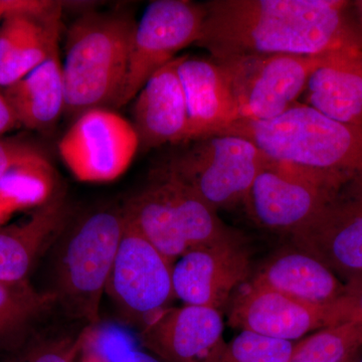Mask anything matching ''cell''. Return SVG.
Returning a JSON list of instances; mask_svg holds the SVG:
<instances>
[{
	"mask_svg": "<svg viewBox=\"0 0 362 362\" xmlns=\"http://www.w3.org/2000/svg\"><path fill=\"white\" fill-rule=\"evenodd\" d=\"M197 47L221 61L257 54L318 56L362 49L347 0H211Z\"/></svg>",
	"mask_w": 362,
	"mask_h": 362,
	"instance_id": "cell-1",
	"label": "cell"
},
{
	"mask_svg": "<svg viewBox=\"0 0 362 362\" xmlns=\"http://www.w3.org/2000/svg\"><path fill=\"white\" fill-rule=\"evenodd\" d=\"M221 134L249 140L270 160L362 181V127L338 122L305 103L269 120L235 121Z\"/></svg>",
	"mask_w": 362,
	"mask_h": 362,
	"instance_id": "cell-2",
	"label": "cell"
},
{
	"mask_svg": "<svg viewBox=\"0 0 362 362\" xmlns=\"http://www.w3.org/2000/svg\"><path fill=\"white\" fill-rule=\"evenodd\" d=\"M125 226L123 207L105 206L69 223L54 244L49 294L85 326L100 321V307Z\"/></svg>",
	"mask_w": 362,
	"mask_h": 362,
	"instance_id": "cell-3",
	"label": "cell"
},
{
	"mask_svg": "<svg viewBox=\"0 0 362 362\" xmlns=\"http://www.w3.org/2000/svg\"><path fill=\"white\" fill-rule=\"evenodd\" d=\"M136 23L127 13H89L66 33L65 114L116 106L122 93Z\"/></svg>",
	"mask_w": 362,
	"mask_h": 362,
	"instance_id": "cell-4",
	"label": "cell"
},
{
	"mask_svg": "<svg viewBox=\"0 0 362 362\" xmlns=\"http://www.w3.org/2000/svg\"><path fill=\"white\" fill-rule=\"evenodd\" d=\"M123 209L128 221L173 265L188 252L232 239L238 233L199 195L159 171Z\"/></svg>",
	"mask_w": 362,
	"mask_h": 362,
	"instance_id": "cell-5",
	"label": "cell"
},
{
	"mask_svg": "<svg viewBox=\"0 0 362 362\" xmlns=\"http://www.w3.org/2000/svg\"><path fill=\"white\" fill-rule=\"evenodd\" d=\"M267 159L245 138L214 135L178 144L157 170L180 181L218 211L243 204Z\"/></svg>",
	"mask_w": 362,
	"mask_h": 362,
	"instance_id": "cell-6",
	"label": "cell"
},
{
	"mask_svg": "<svg viewBox=\"0 0 362 362\" xmlns=\"http://www.w3.org/2000/svg\"><path fill=\"white\" fill-rule=\"evenodd\" d=\"M351 178L267 159L243 206L255 225L289 237L309 223Z\"/></svg>",
	"mask_w": 362,
	"mask_h": 362,
	"instance_id": "cell-7",
	"label": "cell"
},
{
	"mask_svg": "<svg viewBox=\"0 0 362 362\" xmlns=\"http://www.w3.org/2000/svg\"><path fill=\"white\" fill-rule=\"evenodd\" d=\"M323 54H257L214 61L223 71L240 120H269L298 103Z\"/></svg>",
	"mask_w": 362,
	"mask_h": 362,
	"instance_id": "cell-8",
	"label": "cell"
},
{
	"mask_svg": "<svg viewBox=\"0 0 362 362\" xmlns=\"http://www.w3.org/2000/svg\"><path fill=\"white\" fill-rule=\"evenodd\" d=\"M204 13V4L189 0H156L147 6L136 23L127 75L115 107L133 101L157 71L197 44Z\"/></svg>",
	"mask_w": 362,
	"mask_h": 362,
	"instance_id": "cell-9",
	"label": "cell"
},
{
	"mask_svg": "<svg viewBox=\"0 0 362 362\" xmlns=\"http://www.w3.org/2000/svg\"><path fill=\"white\" fill-rule=\"evenodd\" d=\"M58 148L62 160L78 181L105 183L128 170L140 141L127 119L107 108H95L76 118Z\"/></svg>",
	"mask_w": 362,
	"mask_h": 362,
	"instance_id": "cell-10",
	"label": "cell"
},
{
	"mask_svg": "<svg viewBox=\"0 0 362 362\" xmlns=\"http://www.w3.org/2000/svg\"><path fill=\"white\" fill-rule=\"evenodd\" d=\"M173 265L125 216L106 293L130 322L141 327L175 298Z\"/></svg>",
	"mask_w": 362,
	"mask_h": 362,
	"instance_id": "cell-11",
	"label": "cell"
},
{
	"mask_svg": "<svg viewBox=\"0 0 362 362\" xmlns=\"http://www.w3.org/2000/svg\"><path fill=\"white\" fill-rule=\"evenodd\" d=\"M289 238L295 249L318 259L342 282L362 277V181H345L323 209Z\"/></svg>",
	"mask_w": 362,
	"mask_h": 362,
	"instance_id": "cell-12",
	"label": "cell"
},
{
	"mask_svg": "<svg viewBox=\"0 0 362 362\" xmlns=\"http://www.w3.org/2000/svg\"><path fill=\"white\" fill-rule=\"evenodd\" d=\"M251 277L252 252L240 235L183 255L173 265V292L183 304L223 312Z\"/></svg>",
	"mask_w": 362,
	"mask_h": 362,
	"instance_id": "cell-13",
	"label": "cell"
},
{
	"mask_svg": "<svg viewBox=\"0 0 362 362\" xmlns=\"http://www.w3.org/2000/svg\"><path fill=\"white\" fill-rule=\"evenodd\" d=\"M228 323L235 329L292 342L337 326L331 303H307L247 282L228 303Z\"/></svg>",
	"mask_w": 362,
	"mask_h": 362,
	"instance_id": "cell-14",
	"label": "cell"
},
{
	"mask_svg": "<svg viewBox=\"0 0 362 362\" xmlns=\"http://www.w3.org/2000/svg\"><path fill=\"white\" fill-rule=\"evenodd\" d=\"M223 329L221 311L183 304L150 317L139 340L162 362H211L225 344Z\"/></svg>",
	"mask_w": 362,
	"mask_h": 362,
	"instance_id": "cell-15",
	"label": "cell"
},
{
	"mask_svg": "<svg viewBox=\"0 0 362 362\" xmlns=\"http://www.w3.org/2000/svg\"><path fill=\"white\" fill-rule=\"evenodd\" d=\"M180 57L157 71L133 99L132 124L141 149L187 142V104L177 71Z\"/></svg>",
	"mask_w": 362,
	"mask_h": 362,
	"instance_id": "cell-16",
	"label": "cell"
},
{
	"mask_svg": "<svg viewBox=\"0 0 362 362\" xmlns=\"http://www.w3.org/2000/svg\"><path fill=\"white\" fill-rule=\"evenodd\" d=\"M71 221L65 197L56 194L23 220L0 226V281L28 280L40 255L54 246Z\"/></svg>",
	"mask_w": 362,
	"mask_h": 362,
	"instance_id": "cell-17",
	"label": "cell"
},
{
	"mask_svg": "<svg viewBox=\"0 0 362 362\" xmlns=\"http://www.w3.org/2000/svg\"><path fill=\"white\" fill-rule=\"evenodd\" d=\"M177 71L187 104V142L220 134L240 120L223 71L211 57L181 56Z\"/></svg>",
	"mask_w": 362,
	"mask_h": 362,
	"instance_id": "cell-18",
	"label": "cell"
},
{
	"mask_svg": "<svg viewBox=\"0 0 362 362\" xmlns=\"http://www.w3.org/2000/svg\"><path fill=\"white\" fill-rule=\"evenodd\" d=\"M61 6L8 14L0 23V88L25 78L59 47Z\"/></svg>",
	"mask_w": 362,
	"mask_h": 362,
	"instance_id": "cell-19",
	"label": "cell"
},
{
	"mask_svg": "<svg viewBox=\"0 0 362 362\" xmlns=\"http://www.w3.org/2000/svg\"><path fill=\"white\" fill-rule=\"evenodd\" d=\"M305 104L347 125L362 127V49L326 52L309 77Z\"/></svg>",
	"mask_w": 362,
	"mask_h": 362,
	"instance_id": "cell-20",
	"label": "cell"
},
{
	"mask_svg": "<svg viewBox=\"0 0 362 362\" xmlns=\"http://www.w3.org/2000/svg\"><path fill=\"white\" fill-rule=\"evenodd\" d=\"M247 283L315 305L332 303L344 292V282L332 271L298 249L274 255Z\"/></svg>",
	"mask_w": 362,
	"mask_h": 362,
	"instance_id": "cell-21",
	"label": "cell"
},
{
	"mask_svg": "<svg viewBox=\"0 0 362 362\" xmlns=\"http://www.w3.org/2000/svg\"><path fill=\"white\" fill-rule=\"evenodd\" d=\"M20 125L47 131L65 114L66 90L59 47L25 78L4 89Z\"/></svg>",
	"mask_w": 362,
	"mask_h": 362,
	"instance_id": "cell-22",
	"label": "cell"
},
{
	"mask_svg": "<svg viewBox=\"0 0 362 362\" xmlns=\"http://www.w3.org/2000/svg\"><path fill=\"white\" fill-rule=\"evenodd\" d=\"M56 306L49 292H40L28 280L0 281V350L18 354L28 344L33 324Z\"/></svg>",
	"mask_w": 362,
	"mask_h": 362,
	"instance_id": "cell-23",
	"label": "cell"
},
{
	"mask_svg": "<svg viewBox=\"0 0 362 362\" xmlns=\"http://www.w3.org/2000/svg\"><path fill=\"white\" fill-rule=\"evenodd\" d=\"M56 194V173L45 154L11 169L0 180V195L16 211L35 209Z\"/></svg>",
	"mask_w": 362,
	"mask_h": 362,
	"instance_id": "cell-24",
	"label": "cell"
},
{
	"mask_svg": "<svg viewBox=\"0 0 362 362\" xmlns=\"http://www.w3.org/2000/svg\"><path fill=\"white\" fill-rule=\"evenodd\" d=\"M362 320L316 331L295 344L287 362H343L361 354Z\"/></svg>",
	"mask_w": 362,
	"mask_h": 362,
	"instance_id": "cell-25",
	"label": "cell"
},
{
	"mask_svg": "<svg viewBox=\"0 0 362 362\" xmlns=\"http://www.w3.org/2000/svg\"><path fill=\"white\" fill-rule=\"evenodd\" d=\"M294 347L292 341L240 331L238 337L225 342L211 362H287Z\"/></svg>",
	"mask_w": 362,
	"mask_h": 362,
	"instance_id": "cell-26",
	"label": "cell"
},
{
	"mask_svg": "<svg viewBox=\"0 0 362 362\" xmlns=\"http://www.w3.org/2000/svg\"><path fill=\"white\" fill-rule=\"evenodd\" d=\"M94 327L83 328L76 334L40 338L28 342L16 354L13 362H77L87 349Z\"/></svg>",
	"mask_w": 362,
	"mask_h": 362,
	"instance_id": "cell-27",
	"label": "cell"
},
{
	"mask_svg": "<svg viewBox=\"0 0 362 362\" xmlns=\"http://www.w3.org/2000/svg\"><path fill=\"white\" fill-rule=\"evenodd\" d=\"M338 324L362 320V277L344 283V292L333 302Z\"/></svg>",
	"mask_w": 362,
	"mask_h": 362,
	"instance_id": "cell-28",
	"label": "cell"
},
{
	"mask_svg": "<svg viewBox=\"0 0 362 362\" xmlns=\"http://www.w3.org/2000/svg\"><path fill=\"white\" fill-rule=\"evenodd\" d=\"M42 154L39 148L23 140H0V180L18 164Z\"/></svg>",
	"mask_w": 362,
	"mask_h": 362,
	"instance_id": "cell-29",
	"label": "cell"
},
{
	"mask_svg": "<svg viewBox=\"0 0 362 362\" xmlns=\"http://www.w3.org/2000/svg\"><path fill=\"white\" fill-rule=\"evenodd\" d=\"M47 0H0V23L8 14L14 13H42L56 6Z\"/></svg>",
	"mask_w": 362,
	"mask_h": 362,
	"instance_id": "cell-30",
	"label": "cell"
},
{
	"mask_svg": "<svg viewBox=\"0 0 362 362\" xmlns=\"http://www.w3.org/2000/svg\"><path fill=\"white\" fill-rule=\"evenodd\" d=\"M16 125L20 124L16 114L4 97V93H0V135L13 129Z\"/></svg>",
	"mask_w": 362,
	"mask_h": 362,
	"instance_id": "cell-31",
	"label": "cell"
},
{
	"mask_svg": "<svg viewBox=\"0 0 362 362\" xmlns=\"http://www.w3.org/2000/svg\"><path fill=\"white\" fill-rule=\"evenodd\" d=\"M117 362H162L160 359L143 350H128Z\"/></svg>",
	"mask_w": 362,
	"mask_h": 362,
	"instance_id": "cell-32",
	"label": "cell"
},
{
	"mask_svg": "<svg viewBox=\"0 0 362 362\" xmlns=\"http://www.w3.org/2000/svg\"><path fill=\"white\" fill-rule=\"evenodd\" d=\"M16 211H18L14 209L13 204H9L8 202L6 201V199L0 195V226L4 225V223H6L14 213H16Z\"/></svg>",
	"mask_w": 362,
	"mask_h": 362,
	"instance_id": "cell-33",
	"label": "cell"
},
{
	"mask_svg": "<svg viewBox=\"0 0 362 362\" xmlns=\"http://www.w3.org/2000/svg\"><path fill=\"white\" fill-rule=\"evenodd\" d=\"M77 362H109V361L103 354H99V352L95 351V350L87 351L85 349Z\"/></svg>",
	"mask_w": 362,
	"mask_h": 362,
	"instance_id": "cell-34",
	"label": "cell"
},
{
	"mask_svg": "<svg viewBox=\"0 0 362 362\" xmlns=\"http://www.w3.org/2000/svg\"><path fill=\"white\" fill-rule=\"evenodd\" d=\"M351 9L362 40V0L351 1Z\"/></svg>",
	"mask_w": 362,
	"mask_h": 362,
	"instance_id": "cell-35",
	"label": "cell"
},
{
	"mask_svg": "<svg viewBox=\"0 0 362 362\" xmlns=\"http://www.w3.org/2000/svg\"><path fill=\"white\" fill-rule=\"evenodd\" d=\"M358 359H359V354H357V356L350 357V358L346 359V361H343V362H357V361H358Z\"/></svg>",
	"mask_w": 362,
	"mask_h": 362,
	"instance_id": "cell-36",
	"label": "cell"
},
{
	"mask_svg": "<svg viewBox=\"0 0 362 362\" xmlns=\"http://www.w3.org/2000/svg\"><path fill=\"white\" fill-rule=\"evenodd\" d=\"M357 362H362V358H359L358 361H357Z\"/></svg>",
	"mask_w": 362,
	"mask_h": 362,
	"instance_id": "cell-37",
	"label": "cell"
}]
</instances>
